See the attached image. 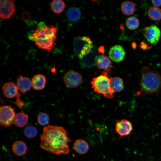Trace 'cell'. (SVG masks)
<instances>
[{"instance_id":"6da1fadb","label":"cell","mask_w":161,"mask_h":161,"mask_svg":"<svg viewBox=\"0 0 161 161\" xmlns=\"http://www.w3.org/2000/svg\"><path fill=\"white\" fill-rule=\"evenodd\" d=\"M40 139V148L50 153L60 155L69 152L68 143L71 140L67 131L61 126L49 125L44 127Z\"/></svg>"},{"instance_id":"7a4b0ae2","label":"cell","mask_w":161,"mask_h":161,"mask_svg":"<svg viewBox=\"0 0 161 161\" xmlns=\"http://www.w3.org/2000/svg\"><path fill=\"white\" fill-rule=\"evenodd\" d=\"M58 29L51 24L44 27L37 25L31 35V39L35 41L38 48L48 52H51L55 46Z\"/></svg>"},{"instance_id":"3957f363","label":"cell","mask_w":161,"mask_h":161,"mask_svg":"<svg viewBox=\"0 0 161 161\" xmlns=\"http://www.w3.org/2000/svg\"><path fill=\"white\" fill-rule=\"evenodd\" d=\"M140 92L143 95L158 94L161 89V75L157 71L144 66L141 71Z\"/></svg>"},{"instance_id":"277c9868","label":"cell","mask_w":161,"mask_h":161,"mask_svg":"<svg viewBox=\"0 0 161 161\" xmlns=\"http://www.w3.org/2000/svg\"><path fill=\"white\" fill-rule=\"evenodd\" d=\"M112 78L110 73L103 71L100 75L92 78L90 83L94 91L101 94L106 98H112L114 91L111 86Z\"/></svg>"},{"instance_id":"5b68a950","label":"cell","mask_w":161,"mask_h":161,"mask_svg":"<svg viewBox=\"0 0 161 161\" xmlns=\"http://www.w3.org/2000/svg\"><path fill=\"white\" fill-rule=\"evenodd\" d=\"M93 46V42L88 37L78 36L74 38V52L80 59L89 54Z\"/></svg>"},{"instance_id":"8992f818","label":"cell","mask_w":161,"mask_h":161,"mask_svg":"<svg viewBox=\"0 0 161 161\" xmlns=\"http://www.w3.org/2000/svg\"><path fill=\"white\" fill-rule=\"evenodd\" d=\"M15 109L10 105H3L0 108V125L9 127L14 123L16 115Z\"/></svg>"},{"instance_id":"52a82bcc","label":"cell","mask_w":161,"mask_h":161,"mask_svg":"<svg viewBox=\"0 0 161 161\" xmlns=\"http://www.w3.org/2000/svg\"><path fill=\"white\" fill-rule=\"evenodd\" d=\"M63 80L66 86L70 89L79 86L83 81L80 74L72 70H69L65 73Z\"/></svg>"},{"instance_id":"ba28073f","label":"cell","mask_w":161,"mask_h":161,"mask_svg":"<svg viewBox=\"0 0 161 161\" xmlns=\"http://www.w3.org/2000/svg\"><path fill=\"white\" fill-rule=\"evenodd\" d=\"M142 33L150 43L154 45L158 43L161 35L160 30L154 25L144 27L142 30Z\"/></svg>"},{"instance_id":"9c48e42d","label":"cell","mask_w":161,"mask_h":161,"mask_svg":"<svg viewBox=\"0 0 161 161\" xmlns=\"http://www.w3.org/2000/svg\"><path fill=\"white\" fill-rule=\"evenodd\" d=\"M14 1L12 0H0V17L3 19L10 18L15 11Z\"/></svg>"},{"instance_id":"30bf717a","label":"cell","mask_w":161,"mask_h":161,"mask_svg":"<svg viewBox=\"0 0 161 161\" xmlns=\"http://www.w3.org/2000/svg\"><path fill=\"white\" fill-rule=\"evenodd\" d=\"M132 129V123L129 121L125 119L116 120L115 130L120 137L128 135Z\"/></svg>"},{"instance_id":"8fae6325","label":"cell","mask_w":161,"mask_h":161,"mask_svg":"<svg viewBox=\"0 0 161 161\" xmlns=\"http://www.w3.org/2000/svg\"><path fill=\"white\" fill-rule=\"evenodd\" d=\"M126 52L123 47L120 45H115L110 49L109 56L113 61L116 62L122 61L124 58Z\"/></svg>"},{"instance_id":"7c38bea8","label":"cell","mask_w":161,"mask_h":161,"mask_svg":"<svg viewBox=\"0 0 161 161\" xmlns=\"http://www.w3.org/2000/svg\"><path fill=\"white\" fill-rule=\"evenodd\" d=\"M95 65L99 69L110 73L112 64L110 59L104 55H100L96 58Z\"/></svg>"},{"instance_id":"4fadbf2b","label":"cell","mask_w":161,"mask_h":161,"mask_svg":"<svg viewBox=\"0 0 161 161\" xmlns=\"http://www.w3.org/2000/svg\"><path fill=\"white\" fill-rule=\"evenodd\" d=\"M2 89L4 95L9 98L17 97L20 94L17 86L12 82H8L4 83Z\"/></svg>"},{"instance_id":"5bb4252c","label":"cell","mask_w":161,"mask_h":161,"mask_svg":"<svg viewBox=\"0 0 161 161\" xmlns=\"http://www.w3.org/2000/svg\"><path fill=\"white\" fill-rule=\"evenodd\" d=\"M16 86L18 90L24 94L30 90L32 86L31 81L28 78L20 75L17 79Z\"/></svg>"},{"instance_id":"9a60e30c","label":"cell","mask_w":161,"mask_h":161,"mask_svg":"<svg viewBox=\"0 0 161 161\" xmlns=\"http://www.w3.org/2000/svg\"><path fill=\"white\" fill-rule=\"evenodd\" d=\"M31 81L32 88L35 90H39L44 88L46 80L44 75L41 74H37L32 77Z\"/></svg>"},{"instance_id":"2e32d148","label":"cell","mask_w":161,"mask_h":161,"mask_svg":"<svg viewBox=\"0 0 161 161\" xmlns=\"http://www.w3.org/2000/svg\"><path fill=\"white\" fill-rule=\"evenodd\" d=\"M12 149L15 155L18 156H21L26 153L27 147L24 142L21 140H18L13 143Z\"/></svg>"},{"instance_id":"e0dca14e","label":"cell","mask_w":161,"mask_h":161,"mask_svg":"<svg viewBox=\"0 0 161 161\" xmlns=\"http://www.w3.org/2000/svg\"><path fill=\"white\" fill-rule=\"evenodd\" d=\"M73 148L77 153L80 154H83L88 151L89 145L87 142L84 140L79 139L74 142Z\"/></svg>"},{"instance_id":"ac0fdd59","label":"cell","mask_w":161,"mask_h":161,"mask_svg":"<svg viewBox=\"0 0 161 161\" xmlns=\"http://www.w3.org/2000/svg\"><path fill=\"white\" fill-rule=\"evenodd\" d=\"M28 118L23 111L16 114L14 121V124L17 126L22 127L27 123Z\"/></svg>"},{"instance_id":"d6986e66","label":"cell","mask_w":161,"mask_h":161,"mask_svg":"<svg viewBox=\"0 0 161 161\" xmlns=\"http://www.w3.org/2000/svg\"><path fill=\"white\" fill-rule=\"evenodd\" d=\"M121 9L122 12L125 15L130 16L132 15L135 10V5L133 2L126 1L121 4Z\"/></svg>"},{"instance_id":"ffe728a7","label":"cell","mask_w":161,"mask_h":161,"mask_svg":"<svg viewBox=\"0 0 161 161\" xmlns=\"http://www.w3.org/2000/svg\"><path fill=\"white\" fill-rule=\"evenodd\" d=\"M65 7L64 2L61 0H54L50 3V7L52 12L60 14L63 11Z\"/></svg>"},{"instance_id":"44dd1931","label":"cell","mask_w":161,"mask_h":161,"mask_svg":"<svg viewBox=\"0 0 161 161\" xmlns=\"http://www.w3.org/2000/svg\"><path fill=\"white\" fill-rule=\"evenodd\" d=\"M148 16L151 20L157 21L161 20V9L154 6L150 7L148 11Z\"/></svg>"},{"instance_id":"7402d4cb","label":"cell","mask_w":161,"mask_h":161,"mask_svg":"<svg viewBox=\"0 0 161 161\" xmlns=\"http://www.w3.org/2000/svg\"><path fill=\"white\" fill-rule=\"evenodd\" d=\"M67 15L68 19L72 21H76L79 20L81 16L80 11L77 8L71 7L67 10Z\"/></svg>"},{"instance_id":"603a6c76","label":"cell","mask_w":161,"mask_h":161,"mask_svg":"<svg viewBox=\"0 0 161 161\" xmlns=\"http://www.w3.org/2000/svg\"><path fill=\"white\" fill-rule=\"evenodd\" d=\"M111 86L114 92H120L122 91L124 88L123 80L119 77L112 78Z\"/></svg>"},{"instance_id":"cb8c5ba5","label":"cell","mask_w":161,"mask_h":161,"mask_svg":"<svg viewBox=\"0 0 161 161\" xmlns=\"http://www.w3.org/2000/svg\"><path fill=\"white\" fill-rule=\"evenodd\" d=\"M139 21L138 19L134 16L129 18L126 22V27L131 30L136 29L139 27Z\"/></svg>"},{"instance_id":"d4e9b609","label":"cell","mask_w":161,"mask_h":161,"mask_svg":"<svg viewBox=\"0 0 161 161\" xmlns=\"http://www.w3.org/2000/svg\"><path fill=\"white\" fill-rule=\"evenodd\" d=\"M24 133L28 138L32 139L35 137L37 134V130L35 127L32 126H28L24 129Z\"/></svg>"},{"instance_id":"484cf974","label":"cell","mask_w":161,"mask_h":161,"mask_svg":"<svg viewBox=\"0 0 161 161\" xmlns=\"http://www.w3.org/2000/svg\"><path fill=\"white\" fill-rule=\"evenodd\" d=\"M49 117L48 114L44 112H40L37 117V121L39 124L41 126H45L49 123Z\"/></svg>"},{"instance_id":"4316f807","label":"cell","mask_w":161,"mask_h":161,"mask_svg":"<svg viewBox=\"0 0 161 161\" xmlns=\"http://www.w3.org/2000/svg\"><path fill=\"white\" fill-rule=\"evenodd\" d=\"M152 4L154 6L158 7L161 6V0H152Z\"/></svg>"}]
</instances>
